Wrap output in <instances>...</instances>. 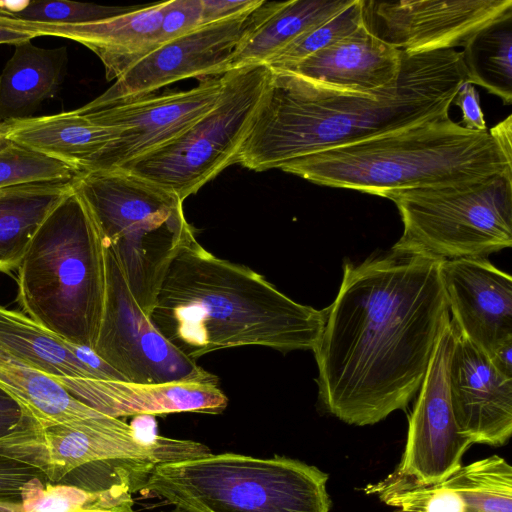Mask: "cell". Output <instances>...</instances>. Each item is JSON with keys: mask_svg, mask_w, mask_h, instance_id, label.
Here are the masks:
<instances>
[{"mask_svg": "<svg viewBox=\"0 0 512 512\" xmlns=\"http://www.w3.org/2000/svg\"><path fill=\"white\" fill-rule=\"evenodd\" d=\"M466 82L461 52L402 51L397 81L364 94L271 70L236 163L262 172L302 156L364 141L449 114Z\"/></svg>", "mask_w": 512, "mask_h": 512, "instance_id": "7a4b0ae2", "label": "cell"}, {"mask_svg": "<svg viewBox=\"0 0 512 512\" xmlns=\"http://www.w3.org/2000/svg\"><path fill=\"white\" fill-rule=\"evenodd\" d=\"M10 140L7 138V122L0 121V149L6 146Z\"/></svg>", "mask_w": 512, "mask_h": 512, "instance_id": "f35d334b", "label": "cell"}, {"mask_svg": "<svg viewBox=\"0 0 512 512\" xmlns=\"http://www.w3.org/2000/svg\"><path fill=\"white\" fill-rule=\"evenodd\" d=\"M36 477L48 481L35 467L0 455V503L21 505L22 486Z\"/></svg>", "mask_w": 512, "mask_h": 512, "instance_id": "1f68e13d", "label": "cell"}, {"mask_svg": "<svg viewBox=\"0 0 512 512\" xmlns=\"http://www.w3.org/2000/svg\"><path fill=\"white\" fill-rule=\"evenodd\" d=\"M403 234L394 247L434 258H485L512 246V174L390 194Z\"/></svg>", "mask_w": 512, "mask_h": 512, "instance_id": "9c48e42d", "label": "cell"}, {"mask_svg": "<svg viewBox=\"0 0 512 512\" xmlns=\"http://www.w3.org/2000/svg\"><path fill=\"white\" fill-rule=\"evenodd\" d=\"M0 358H7L52 377L105 379L83 357L76 344L59 338L29 316L0 306Z\"/></svg>", "mask_w": 512, "mask_h": 512, "instance_id": "7402d4cb", "label": "cell"}, {"mask_svg": "<svg viewBox=\"0 0 512 512\" xmlns=\"http://www.w3.org/2000/svg\"><path fill=\"white\" fill-rule=\"evenodd\" d=\"M0 512H23L20 504L0 503Z\"/></svg>", "mask_w": 512, "mask_h": 512, "instance_id": "ab89813d", "label": "cell"}, {"mask_svg": "<svg viewBox=\"0 0 512 512\" xmlns=\"http://www.w3.org/2000/svg\"><path fill=\"white\" fill-rule=\"evenodd\" d=\"M201 26L202 0H170L159 29L160 46Z\"/></svg>", "mask_w": 512, "mask_h": 512, "instance_id": "4dcf8cb0", "label": "cell"}, {"mask_svg": "<svg viewBox=\"0 0 512 512\" xmlns=\"http://www.w3.org/2000/svg\"><path fill=\"white\" fill-rule=\"evenodd\" d=\"M328 478L293 458L210 453L158 464L142 490L188 512H330Z\"/></svg>", "mask_w": 512, "mask_h": 512, "instance_id": "ba28073f", "label": "cell"}, {"mask_svg": "<svg viewBox=\"0 0 512 512\" xmlns=\"http://www.w3.org/2000/svg\"><path fill=\"white\" fill-rule=\"evenodd\" d=\"M490 360L501 374L512 378V343L499 349Z\"/></svg>", "mask_w": 512, "mask_h": 512, "instance_id": "8d00e7d4", "label": "cell"}, {"mask_svg": "<svg viewBox=\"0 0 512 512\" xmlns=\"http://www.w3.org/2000/svg\"><path fill=\"white\" fill-rule=\"evenodd\" d=\"M363 491L403 512H464L459 496L443 481L419 483L397 469L381 481L366 485Z\"/></svg>", "mask_w": 512, "mask_h": 512, "instance_id": "83f0119b", "label": "cell"}, {"mask_svg": "<svg viewBox=\"0 0 512 512\" xmlns=\"http://www.w3.org/2000/svg\"><path fill=\"white\" fill-rule=\"evenodd\" d=\"M153 416L128 424L101 415L76 425L40 426L25 416L0 438V455L35 467L48 482L87 490L143 489L158 464L208 455L206 445L159 436Z\"/></svg>", "mask_w": 512, "mask_h": 512, "instance_id": "5b68a950", "label": "cell"}, {"mask_svg": "<svg viewBox=\"0 0 512 512\" xmlns=\"http://www.w3.org/2000/svg\"><path fill=\"white\" fill-rule=\"evenodd\" d=\"M353 0H289L257 25L239 44L229 71L249 65L266 64L294 39L332 18Z\"/></svg>", "mask_w": 512, "mask_h": 512, "instance_id": "cb8c5ba5", "label": "cell"}, {"mask_svg": "<svg viewBox=\"0 0 512 512\" xmlns=\"http://www.w3.org/2000/svg\"><path fill=\"white\" fill-rule=\"evenodd\" d=\"M281 170L315 184L388 197L512 174L490 130L473 131L449 114L364 141L308 154Z\"/></svg>", "mask_w": 512, "mask_h": 512, "instance_id": "277c9868", "label": "cell"}, {"mask_svg": "<svg viewBox=\"0 0 512 512\" xmlns=\"http://www.w3.org/2000/svg\"><path fill=\"white\" fill-rule=\"evenodd\" d=\"M82 174L60 160L11 140L0 149V188L31 182L74 180Z\"/></svg>", "mask_w": 512, "mask_h": 512, "instance_id": "f546056e", "label": "cell"}, {"mask_svg": "<svg viewBox=\"0 0 512 512\" xmlns=\"http://www.w3.org/2000/svg\"><path fill=\"white\" fill-rule=\"evenodd\" d=\"M443 482L464 512H512V467L498 455L461 465Z\"/></svg>", "mask_w": 512, "mask_h": 512, "instance_id": "4316f807", "label": "cell"}, {"mask_svg": "<svg viewBox=\"0 0 512 512\" xmlns=\"http://www.w3.org/2000/svg\"><path fill=\"white\" fill-rule=\"evenodd\" d=\"M74 191L149 317L168 266L194 231L174 193L123 169L83 173Z\"/></svg>", "mask_w": 512, "mask_h": 512, "instance_id": "52a82bcc", "label": "cell"}, {"mask_svg": "<svg viewBox=\"0 0 512 512\" xmlns=\"http://www.w3.org/2000/svg\"><path fill=\"white\" fill-rule=\"evenodd\" d=\"M0 75V121L31 117L55 96L67 63V49L42 48L31 40L20 42Z\"/></svg>", "mask_w": 512, "mask_h": 512, "instance_id": "44dd1931", "label": "cell"}, {"mask_svg": "<svg viewBox=\"0 0 512 512\" xmlns=\"http://www.w3.org/2000/svg\"><path fill=\"white\" fill-rule=\"evenodd\" d=\"M131 491L123 486L87 490L33 478L21 488L23 512H133Z\"/></svg>", "mask_w": 512, "mask_h": 512, "instance_id": "484cf974", "label": "cell"}, {"mask_svg": "<svg viewBox=\"0 0 512 512\" xmlns=\"http://www.w3.org/2000/svg\"><path fill=\"white\" fill-rule=\"evenodd\" d=\"M281 2L264 1L240 15L203 25L167 42L135 63L94 100L118 103L150 95L168 84L191 77H217L229 71L241 41Z\"/></svg>", "mask_w": 512, "mask_h": 512, "instance_id": "7c38bea8", "label": "cell"}, {"mask_svg": "<svg viewBox=\"0 0 512 512\" xmlns=\"http://www.w3.org/2000/svg\"><path fill=\"white\" fill-rule=\"evenodd\" d=\"M53 378L80 402L115 418L179 412L220 414L228 405L216 375L167 383Z\"/></svg>", "mask_w": 512, "mask_h": 512, "instance_id": "ac0fdd59", "label": "cell"}, {"mask_svg": "<svg viewBox=\"0 0 512 512\" xmlns=\"http://www.w3.org/2000/svg\"><path fill=\"white\" fill-rule=\"evenodd\" d=\"M17 270V301L26 315L94 350L105 304V252L74 188L43 221Z\"/></svg>", "mask_w": 512, "mask_h": 512, "instance_id": "8992f818", "label": "cell"}, {"mask_svg": "<svg viewBox=\"0 0 512 512\" xmlns=\"http://www.w3.org/2000/svg\"><path fill=\"white\" fill-rule=\"evenodd\" d=\"M264 0H202V25L225 20L260 6Z\"/></svg>", "mask_w": 512, "mask_h": 512, "instance_id": "836d02e7", "label": "cell"}, {"mask_svg": "<svg viewBox=\"0 0 512 512\" xmlns=\"http://www.w3.org/2000/svg\"><path fill=\"white\" fill-rule=\"evenodd\" d=\"M451 321L489 359L512 343V279L485 258L443 260Z\"/></svg>", "mask_w": 512, "mask_h": 512, "instance_id": "2e32d148", "label": "cell"}, {"mask_svg": "<svg viewBox=\"0 0 512 512\" xmlns=\"http://www.w3.org/2000/svg\"><path fill=\"white\" fill-rule=\"evenodd\" d=\"M187 358L240 346L314 350L325 309L292 300L262 275L208 252L191 233L170 262L149 315Z\"/></svg>", "mask_w": 512, "mask_h": 512, "instance_id": "3957f363", "label": "cell"}, {"mask_svg": "<svg viewBox=\"0 0 512 512\" xmlns=\"http://www.w3.org/2000/svg\"><path fill=\"white\" fill-rule=\"evenodd\" d=\"M169 1L100 21L77 25L2 24L38 36L73 40L93 51L103 63L107 80H117L160 46L159 29Z\"/></svg>", "mask_w": 512, "mask_h": 512, "instance_id": "ffe728a7", "label": "cell"}, {"mask_svg": "<svg viewBox=\"0 0 512 512\" xmlns=\"http://www.w3.org/2000/svg\"><path fill=\"white\" fill-rule=\"evenodd\" d=\"M512 16V0H363L365 27L408 53L464 47L481 29Z\"/></svg>", "mask_w": 512, "mask_h": 512, "instance_id": "4fadbf2b", "label": "cell"}, {"mask_svg": "<svg viewBox=\"0 0 512 512\" xmlns=\"http://www.w3.org/2000/svg\"><path fill=\"white\" fill-rule=\"evenodd\" d=\"M443 260L392 247L347 262L313 350L327 412L356 426L405 410L450 322Z\"/></svg>", "mask_w": 512, "mask_h": 512, "instance_id": "6da1fadb", "label": "cell"}, {"mask_svg": "<svg viewBox=\"0 0 512 512\" xmlns=\"http://www.w3.org/2000/svg\"><path fill=\"white\" fill-rule=\"evenodd\" d=\"M33 38H35V36L28 32L13 30L0 25V44L16 45L23 41L32 40Z\"/></svg>", "mask_w": 512, "mask_h": 512, "instance_id": "74e56055", "label": "cell"}, {"mask_svg": "<svg viewBox=\"0 0 512 512\" xmlns=\"http://www.w3.org/2000/svg\"><path fill=\"white\" fill-rule=\"evenodd\" d=\"M104 252L106 295L96 355L130 382L212 377L214 374L183 355L157 331L133 298L111 251L104 246Z\"/></svg>", "mask_w": 512, "mask_h": 512, "instance_id": "8fae6325", "label": "cell"}, {"mask_svg": "<svg viewBox=\"0 0 512 512\" xmlns=\"http://www.w3.org/2000/svg\"><path fill=\"white\" fill-rule=\"evenodd\" d=\"M461 109L463 126L468 130H487L480 106L479 94L471 83L465 82L457 91L453 100Z\"/></svg>", "mask_w": 512, "mask_h": 512, "instance_id": "d6a6232c", "label": "cell"}, {"mask_svg": "<svg viewBox=\"0 0 512 512\" xmlns=\"http://www.w3.org/2000/svg\"><path fill=\"white\" fill-rule=\"evenodd\" d=\"M74 180L23 183L0 188V272L18 269L37 230L73 190Z\"/></svg>", "mask_w": 512, "mask_h": 512, "instance_id": "603a6c76", "label": "cell"}, {"mask_svg": "<svg viewBox=\"0 0 512 512\" xmlns=\"http://www.w3.org/2000/svg\"><path fill=\"white\" fill-rule=\"evenodd\" d=\"M163 512H188V511L175 507L173 510L163 511Z\"/></svg>", "mask_w": 512, "mask_h": 512, "instance_id": "60d3db41", "label": "cell"}, {"mask_svg": "<svg viewBox=\"0 0 512 512\" xmlns=\"http://www.w3.org/2000/svg\"><path fill=\"white\" fill-rule=\"evenodd\" d=\"M271 69L265 64L228 71L215 105L183 133L121 168L176 194H195L236 163L266 90Z\"/></svg>", "mask_w": 512, "mask_h": 512, "instance_id": "30bf717a", "label": "cell"}, {"mask_svg": "<svg viewBox=\"0 0 512 512\" xmlns=\"http://www.w3.org/2000/svg\"><path fill=\"white\" fill-rule=\"evenodd\" d=\"M395 512H403V511H400V510H396Z\"/></svg>", "mask_w": 512, "mask_h": 512, "instance_id": "b9f144b4", "label": "cell"}, {"mask_svg": "<svg viewBox=\"0 0 512 512\" xmlns=\"http://www.w3.org/2000/svg\"><path fill=\"white\" fill-rule=\"evenodd\" d=\"M25 416H30L26 409L0 387V438L10 433Z\"/></svg>", "mask_w": 512, "mask_h": 512, "instance_id": "e575fe53", "label": "cell"}, {"mask_svg": "<svg viewBox=\"0 0 512 512\" xmlns=\"http://www.w3.org/2000/svg\"><path fill=\"white\" fill-rule=\"evenodd\" d=\"M454 327L449 390L457 427L472 444L502 446L512 435V378Z\"/></svg>", "mask_w": 512, "mask_h": 512, "instance_id": "e0dca14e", "label": "cell"}, {"mask_svg": "<svg viewBox=\"0 0 512 512\" xmlns=\"http://www.w3.org/2000/svg\"><path fill=\"white\" fill-rule=\"evenodd\" d=\"M466 82L479 85L512 102V16L494 21L477 32L463 47Z\"/></svg>", "mask_w": 512, "mask_h": 512, "instance_id": "d4e9b609", "label": "cell"}, {"mask_svg": "<svg viewBox=\"0 0 512 512\" xmlns=\"http://www.w3.org/2000/svg\"><path fill=\"white\" fill-rule=\"evenodd\" d=\"M402 51L362 24L349 36L282 70L311 83L353 93H374L394 84Z\"/></svg>", "mask_w": 512, "mask_h": 512, "instance_id": "d6986e66", "label": "cell"}, {"mask_svg": "<svg viewBox=\"0 0 512 512\" xmlns=\"http://www.w3.org/2000/svg\"><path fill=\"white\" fill-rule=\"evenodd\" d=\"M224 75L206 78L186 91L118 103L92 100L85 104L83 108L94 119L119 133L93 172L121 168L183 133L215 105L223 89Z\"/></svg>", "mask_w": 512, "mask_h": 512, "instance_id": "5bb4252c", "label": "cell"}, {"mask_svg": "<svg viewBox=\"0 0 512 512\" xmlns=\"http://www.w3.org/2000/svg\"><path fill=\"white\" fill-rule=\"evenodd\" d=\"M512 116L509 115L506 119L498 123L490 129L491 134L497 141L500 148L506 155L512 157Z\"/></svg>", "mask_w": 512, "mask_h": 512, "instance_id": "d590c367", "label": "cell"}, {"mask_svg": "<svg viewBox=\"0 0 512 512\" xmlns=\"http://www.w3.org/2000/svg\"><path fill=\"white\" fill-rule=\"evenodd\" d=\"M363 0H353L344 10L309 29L275 54L265 65L286 70L314 53L351 35L363 22Z\"/></svg>", "mask_w": 512, "mask_h": 512, "instance_id": "f1b7e54d", "label": "cell"}, {"mask_svg": "<svg viewBox=\"0 0 512 512\" xmlns=\"http://www.w3.org/2000/svg\"><path fill=\"white\" fill-rule=\"evenodd\" d=\"M455 343L452 321L445 326L408 421L405 449L397 468L419 483H437L462 464L472 445L456 424L449 390V369Z\"/></svg>", "mask_w": 512, "mask_h": 512, "instance_id": "9a60e30c", "label": "cell"}]
</instances>
